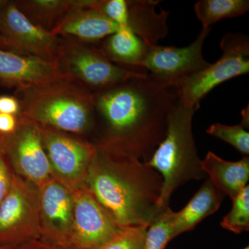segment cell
Here are the masks:
<instances>
[{"label":"cell","mask_w":249,"mask_h":249,"mask_svg":"<svg viewBox=\"0 0 249 249\" xmlns=\"http://www.w3.org/2000/svg\"><path fill=\"white\" fill-rule=\"evenodd\" d=\"M174 214L168 206L152 221L147 227L144 249H164L174 239Z\"/></svg>","instance_id":"22"},{"label":"cell","mask_w":249,"mask_h":249,"mask_svg":"<svg viewBox=\"0 0 249 249\" xmlns=\"http://www.w3.org/2000/svg\"><path fill=\"white\" fill-rule=\"evenodd\" d=\"M93 143L104 144L150 160L166 133L168 117L179 102L178 89L147 73L93 93Z\"/></svg>","instance_id":"1"},{"label":"cell","mask_w":249,"mask_h":249,"mask_svg":"<svg viewBox=\"0 0 249 249\" xmlns=\"http://www.w3.org/2000/svg\"><path fill=\"white\" fill-rule=\"evenodd\" d=\"M73 223L71 247L74 249H99L121 230L109 213L86 185L72 190Z\"/></svg>","instance_id":"12"},{"label":"cell","mask_w":249,"mask_h":249,"mask_svg":"<svg viewBox=\"0 0 249 249\" xmlns=\"http://www.w3.org/2000/svg\"><path fill=\"white\" fill-rule=\"evenodd\" d=\"M211 29H201L186 47L147 46L141 68L154 80L178 89L185 80L210 65L203 55V46Z\"/></svg>","instance_id":"9"},{"label":"cell","mask_w":249,"mask_h":249,"mask_svg":"<svg viewBox=\"0 0 249 249\" xmlns=\"http://www.w3.org/2000/svg\"><path fill=\"white\" fill-rule=\"evenodd\" d=\"M230 212L224 218L221 226L234 233L249 230V187L247 186L232 199Z\"/></svg>","instance_id":"23"},{"label":"cell","mask_w":249,"mask_h":249,"mask_svg":"<svg viewBox=\"0 0 249 249\" xmlns=\"http://www.w3.org/2000/svg\"><path fill=\"white\" fill-rule=\"evenodd\" d=\"M199 107H186L178 102L170 112L164 138L145 163L160 172L162 179L160 209L168 207L178 187L206 178L193 133V119Z\"/></svg>","instance_id":"4"},{"label":"cell","mask_w":249,"mask_h":249,"mask_svg":"<svg viewBox=\"0 0 249 249\" xmlns=\"http://www.w3.org/2000/svg\"><path fill=\"white\" fill-rule=\"evenodd\" d=\"M243 249H249V247H245V248Z\"/></svg>","instance_id":"33"},{"label":"cell","mask_w":249,"mask_h":249,"mask_svg":"<svg viewBox=\"0 0 249 249\" xmlns=\"http://www.w3.org/2000/svg\"><path fill=\"white\" fill-rule=\"evenodd\" d=\"M14 94L20 115L38 125L84 138L95 132L93 93L71 80L20 87Z\"/></svg>","instance_id":"3"},{"label":"cell","mask_w":249,"mask_h":249,"mask_svg":"<svg viewBox=\"0 0 249 249\" xmlns=\"http://www.w3.org/2000/svg\"><path fill=\"white\" fill-rule=\"evenodd\" d=\"M37 126L53 178L71 191L85 184L95 144L84 137Z\"/></svg>","instance_id":"8"},{"label":"cell","mask_w":249,"mask_h":249,"mask_svg":"<svg viewBox=\"0 0 249 249\" xmlns=\"http://www.w3.org/2000/svg\"><path fill=\"white\" fill-rule=\"evenodd\" d=\"M18 249H74L72 247L51 245L38 239L22 246Z\"/></svg>","instance_id":"29"},{"label":"cell","mask_w":249,"mask_h":249,"mask_svg":"<svg viewBox=\"0 0 249 249\" xmlns=\"http://www.w3.org/2000/svg\"><path fill=\"white\" fill-rule=\"evenodd\" d=\"M0 147L9 157L16 173L40 186L53 178L38 126L24 116H18L17 128L0 135Z\"/></svg>","instance_id":"11"},{"label":"cell","mask_w":249,"mask_h":249,"mask_svg":"<svg viewBox=\"0 0 249 249\" xmlns=\"http://www.w3.org/2000/svg\"><path fill=\"white\" fill-rule=\"evenodd\" d=\"M60 37L58 53L53 62L59 76L71 80L90 92L109 89L147 73L142 70L113 63L98 45Z\"/></svg>","instance_id":"5"},{"label":"cell","mask_w":249,"mask_h":249,"mask_svg":"<svg viewBox=\"0 0 249 249\" xmlns=\"http://www.w3.org/2000/svg\"><path fill=\"white\" fill-rule=\"evenodd\" d=\"M37 188L39 239L51 245L71 247L73 223L71 190L53 178Z\"/></svg>","instance_id":"13"},{"label":"cell","mask_w":249,"mask_h":249,"mask_svg":"<svg viewBox=\"0 0 249 249\" xmlns=\"http://www.w3.org/2000/svg\"><path fill=\"white\" fill-rule=\"evenodd\" d=\"M61 78L53 62L0 49V85L20 88Z\"/></svg>","instance_id":"15"},{"label":"cell","mask_w":249,"mask_h":249,"mask_svg":"<svg viewBox=\"0 0 249 249\" xmlns=\"http://www.w3.org/2000/svg\"><path fill=\"white\" fill-rule=\"evenodd\" d=\"M0 249H12L6 248V247H0Z\"/></svg>","instance_id":"32"},{"label":"cell","mask_w":249,"mask_h":249,"mask_svg":"<svg viewBox=\"0 0 249 249\" xmlns=\"http://www.w3.org/2000/svg\"><path fill=\"white\" fill-rule=\"evenodd\" d=\"M242 122L240 123L241 124H242L245 129H249V105L247 106V107L245 108L242 111Z\"/></svg>","instance_id":"30"},{"label":"cell","mask_w":249,"mask_h":249,"mask_svg":"<svg viewBox=\"0 0 249 249\" xmlns=\"http://www.w3.org/2000/svg\"><path fill=\"white\" fill-rule=\"evenodd\" d=\"M93 0H80L52 31L53 35L97 45L121 27L92 6Z\"/></svg>","instance_id":"14"},{"label":"cell","mask_w":249,"mask_h":249,"mask_svg":"<svg viewBox=\"0 0 249 249\" xmlns=\"http://www.w3.org/2000/svg\"><path fill=\"white\" fill-rule=\"evenodd\" d=\"M208 178L182 210L174 214V238L196 227L201 220L214 213L225 196Z\"/></svg>","instance_id":"18"},{"label":"cell","mask_w":249,"mask_h":249,"mask_svg":"<svg viewBox=\"0 0 249 249\" xmlns=\"http://www.w3.org/2000/svg\"><path fill=\"white\" fill-rule=\"evenodd\" d=\"M15 4L37 27L52 32L80 0H16Z\"/></svg>","instance_id":"20"},{"label":"cell","mask_w":249,"mask_h":249,"mask_svg":"<svg viewBox=\"0 0 249 249\" xmlns=\"http://www.w3.org/2000/svg\"><path fill=\"white\" fill-rule=\"evenodd\" d=\"M0 150H1V147H0Z\"/></svg>","instance_id":"34"},{"label":"cell","mask_w":249,"mask_h":249,"mask_svg":"<svg viewBox=\"0 0 249 249\" xmlns=\"http://www.w3.org/2000/svg\"><path fill=\"white\" fill-rule=\"evenodd\" d=\"M0 37L4 50L54 62L60 37L37 27L14 1L0 0Z\"/></svg>","instance_id":"10"},{"label":"cell","mask_w":249,"mask_h":249,"mask_svg":"<svg viewBox=\"0 0 249 249\" xmlns=\"http://www.w3.org/2000/svg\"><path fill=\"white\" fill-rule=\"evenodd\" d=\"M98 46L113 63L127 68L142 70L141 67L148 45L128 27H121L101 41Z\"/></svg>","instance_id":"19"},{"label":"cell","mask_w":249,"mask_h":249,"mask_svg":"<svg viewBox=\"0 0 249 249\" xmlns=\"http://www.w3.org/2000/svg\"><path fill=\"white\" fill-rule=\"evenodd\" d=\"M202 29H209L219 21L243 16L249 10L248 0H200L194 6Z\"/></svg>","instance_id":"21"},{"label":"cell","mask_w":249,"mask_h":249,"mask_svg":"<svg viewBox=\"0 0 249 249\" xmlns=\"http://www.w3.org/2000/svg\"><path fill=\"white\" fill-rule=\"evenodd\" d=\"M0 49H4V45H3V42L2 40H1V37H0Z\"/></svg>","instance_id":"31"},{"label":"cell","mask_w":249,"mask_h":249,"mask_svg":"<svg viewBox=\"0 0 249 249\" xmlns=\"http://www.w3.org/2000/svg\"><path fill=\"white\" fill-rule=\"evenodd\" d=\"M206 132L210 135L230 144L242 155L249 154V133L242 124L227 125L217 123L211 124Z\"/></svg>","instance_id":"24"},{"label":"cell","mask_w":249,"mask_h":249,"mask_svg":"<svg viewBox=\"0 0 249 249\" xmlns=\"http://www.w3.org/2000/svg\"><path fill=\"white\" fill-rule=\"evenodd\" d=\"M39 238L38 188L15 173L0 205V247L18 249Z\"/></svg>","instance_id":"7"},{"label":"cell","mask_w":249,"mask_h":249,"mask_svg":"<svg viewBox=\"0 0 249 249\" xmlns=\"http://www.w3.org/2000/svg\"><path fill=\"white\" fill-rule=\"evenodd\" d=\"M0 113L20 116L21 106L19 101L15 96L1 95L0 96Z\"/></svg>","instance_id":"27"},{"label":"cell","mask_w":249,"mask_h":249,"mask_svg":"<svg viewBox=\"0 0 249 249\" xmlns=\"http://www.w3.org/2000/svg\"><path fill=\"white\" fill-rule=\"evenodd\" d=\"M127 27L133 31L147 45H158V42L168 35L167 24L169 12L156 7L160 1L127 0Z\"/></svg>","instance_id":"16"},{"label":"cell","mask_w":249,"mask_h":249,"mask_svg":"<svg viewBox=\"0 0 249 249\" xmlns=\"http://www.w3.org/2000/svg\"><path fill=\"white\" fill-rule=\"evenodd\" d=\"M94 144L85 184L119 227H148L163 211L161 176L133 154Z\"/></svg>","instance_id":"2"},{"label":"cell","mask_w":249,"mask_h":249,"mask_svg":"<svg viewBox=\"0 0 249 249\" xmlns=\"http://www.w3.org/2000/svg\"><path fill=\"white\" fill-rule=\"evenodd\" d=\"M147 227L121 228L110 241L99 249H144Z\"/></svg>","instance_id":"25"},{"label":"cell","mask_w":249,"mask_h":249,"mask_svg":"<svg viewBox=\"0 0 249 249\" xmlns=\"http://www.w3.org/2000/svg\"><path fill=\"white\" fill-rule=\"evenodd\" d=\"M222 55L217 62L192 75L178 88L179 102L186 107L199 103L214 88L224 82L249 72V36L228 33L220 42Z\"/></svg>","instance_id":"6"},{"label":"cell","mask_w":249,"mask_h":249,"mask_svg":"<svg viewBox=\"0 0 249 249\" xmlns=\"http://www.w3.org/2000/svg\"><path fill=\"white\" fill-rule=\"evenodd\" d=\"M18 116L0 113V135H9L17 128Z\"/></svg>","instance_id":"28"},{"label":"cell","mask_w":249,"mask_h":249,"mask_svg":"<svg viewBox=\"0 0 249 249\" xmlns=\"http://www.w3.org/2000/svg\"><path fill=\"white\" fill-rule=\"evenodd\" d=\"M12 175L10 174L4 153L0 150V205L9 193Z\"/></svg>","instance_id":"26"},{"label":"cell","mask_w":249,"mask_h":249,"mask_svg":"<svg viewBox=\"0 0 249 249\" xmlns=\"http://www.w3.org/2000/svg\"><path fill=\"white\" fill-rule=\"evenodd\" d=\"M201 167L209 179L221 191L233 199L246 186L249 179V159L245 157L238 161H228L209 152Z\"/></svg>","instance_id":"17"}]
</instances>
